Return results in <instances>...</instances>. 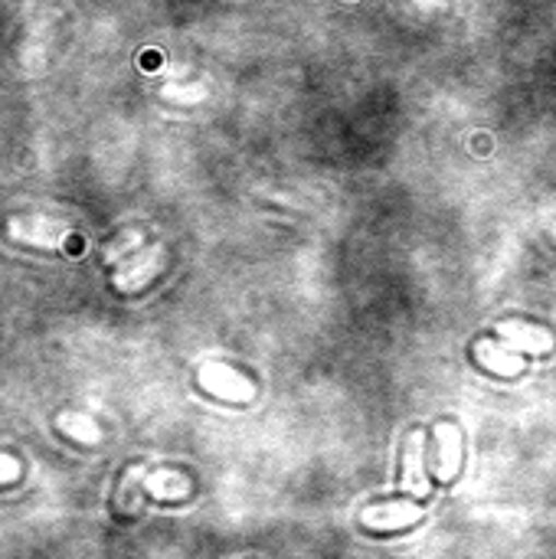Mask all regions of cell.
Wrapping results in <instances>:
<instances>
[{"label":"cell","mask_w":556,"mask_h":559,"mask_svg":"<svg viewBox=\"0 0 556 559\" xmlns=\"http://www.w3.org/2000/svg\"><path fill=\"white\" fill-rule=\"evenodd\" d=\"M501 334L511 347H521V350H534V354H544L554 347L551 334L547 331H537V328H528V324H501Z\"/></svg>","instance_id":"1"},{"label":"cell","mask_w":556,"mask_h":559,"mask_svg":"<svg viewBox=\"0 0 556 559\" xmlns=\"http://www.w3.org/2000/svg\"><path fill=\"white\" fill-rule=\"evenodd\" d=\"M478 357H482L485 367H492V370H498L505 377H514V373L524 370V360L508 354V347H498V344H478Z\"/></svg>","instance_id":"2"},{"label":"cell","mask_w":556,"mask_h":559,"mask_svg":"<svg viewBox=\"0 0 556 559\" xmlns=\"http://www.w3.org/2000/svg\"><path fill=\"white\" fill-rule=\"evenodd\" d=\"M423 518V511L419 508H413V504H390V511H367V524L370 527H383V531H390V527H400V524H410V521H419Z\"/></svg>","instance_id":"3"},{"label":"cell","mask_w":556,"mask_h":559,"mask_svg":"<svg viewBox=\"0 0 556 559\" xmlns=\"http://www.w3.org/2000/svg\"><path fill=\"white\" fill-rule=\"evenodd\" d=\"M442 452H446V465H442V475L449 478V475H456L459 472V452H462V442H459V436H456V429H449V426H442Z\"/></svg>","instance_id":"4"},{"label":"cell","mask_w":556,"mask_h":559,"mask_svg":"<svg viewBox=\"0 0 556 559\" xmlns=\"http://www.w3.org/2000/svg\"><path fill=\"white\" fill-rule=\"evenodd\" d=\"M410 485H413L416 495H426L429 491V485L423 481V472H419V439L410 442Z\"/></svg>","instance_id":"5"},{"label":"cell","mask_w":556,"mask_h":559,"mask_svg":"<svg viewBox=\"0 0 556 559\" xmlns=\"http://www.w3.org/2000/svg\"><path fill=\"white\" fill-rule=\"evenodd\" d=\"M13 472H16V465H13L10 459H3V455H0V478H10Z\"/></svg>","instance_id":"6"}]
</instances>
